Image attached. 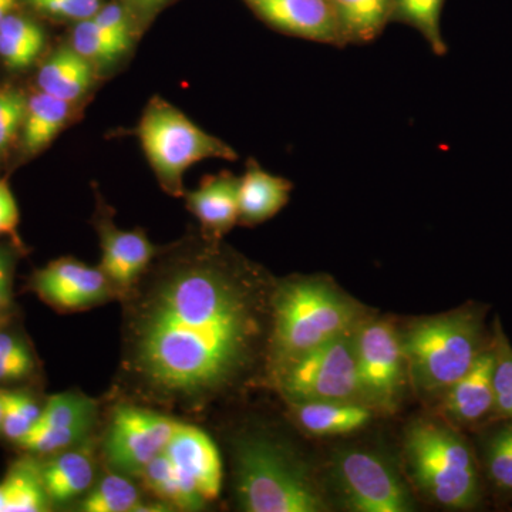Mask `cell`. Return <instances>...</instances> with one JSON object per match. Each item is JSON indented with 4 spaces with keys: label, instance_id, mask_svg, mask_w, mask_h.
Returning <instances> with one entry per match:
<instances>
[{
    "label": "cell",
    "instance_id": "obj_10",
    "mask_svg": "<svg viewBox=\"0 0 512 512\" xmlns=\"http://www.w3.org/2000/svg\"><path fill=\"white\" fill-rule=\"evenodd\" d=\"M180 421L144 407L123 404L111 417L104 456L121 474H138L163 453Z\"/></svg>",
    "mask_w": 512,
    "mask_h": 512
},
{
    "label": "cell",
    "instance_id": "obj_38",
    "mask_svg": "<svg viewBox=\"0 0 512 512\" xmlns=\"http://www.w3.org/2000/svg\"><path fill=\"white\" fill-rule=\"evenodd\" d=\"M124 2H126L124 6H126L131 18L146 22L151 16L156 15L168 0H124Z\"/></svg>",
    "mask_w": 512,
    "mask_h": 512
},
{
    "label": "cell",
    "instance_id": "obj_21",
    "mask_svg": "<svg viewBox=\"0 0 512 512\" xmlns=\"http://www.w3.org/2000/svg\"><path fill=\"white\" fill-rule=\"evenodd\" d=\"M50 505L35 456L16 460L0 481V512H43Z\"/></svg>",
    "mask_w": 512,
    "mask_h": 512
},
{
    "label": "cell",
    "instance_id": "obj_1",
    "mask_svg": "<svg viewBox=\"0 0 512 512\" xmlns=\"http://www.w3.org/2000/svg\"><path fill=\"white\" fill-rule=\"evenodd\" d=\"M259 330L254 293L238 275L212 259L184 261L138 299L128 369L150 396L192 407L244 372Z\"/></svg>",
    "mask_w": 512,
    "mask_h": 512
},
{
    "label": "cell",
    "instance_id": "obj_19",
    "mask_svg": "<svg viewBox=\"0 0 512 512\" xmlns=\"http://www.w3.org/2000/svg\"><path fill=\"white\" fill-rule=\"evenodd\" d=\"M40 463L43 485L50 504H64L87 493L94 481V460L89 450H67Z\"/></svg>",
    "mask_w": 512,
    "mask_h": 512
},
{
    "label": "cell",
    "instance_id": "obj_40",
    "mask_svg": "<svg viewBox=\"0 0 512 512\" xmlns=\"http://www.w3.org/2000/svg\"><path fill=\"white\" fill-rule=\"evenodd\" d=\"M0 423H2V402H0Z\"/></svg>",
    "mask_w": 512,
    "mask_h": 512
},
{
    "label": "cell",
    "instance_id": "obj_27",
    "mask_svg": "<svg viewBox=\"0 0 512 512\" xmlns=\"http://www.w3.org/2000/svg\"><path fill=\"white\" fill-rule=\"evenodd\" d=\"M2 423L0 433L12 443L18 444L35 427L42 413L43 404L23 390L0 389Z\"/></svg>",
    "mask_w": 512,
    "mask_h": 512
},
{
    "label": "cell",
    "instance_id": "obj_18",
    "mask_svg": "<svg viewBox=\"0 0 512 512\" xmlns=\"http://www.w3.org/2000/svg\"><path fill=\"white\" fill-rule=\"evenodd\" d=\"M238 185V177L222 173L205 178L187 194L188 210L214 237L227 234L239 222Z\"/></svg>",
    "mask_w": 512,
    "mask_h": 512
},
{
    "label": "cell",
    "instance_id": "obj_25",
    "mask_svg": "<svg viewBox=\"0 0 512 512\" xmlns=\"http://www.w3.org/2000/svg\"><path fill=\"white\" fill-rule=\"evenodd\" d=\"M46 46L43 29L26 16L12 15L0 28V59L10 70H26Z\"/></svg>",
    "mask_w": 512,
    "mask_h": 512
},
{
    "label": "cell",
    "instance_id": "obj_37",
    "mask_svg": "<svg viewBox=\"0 0 512 512\" xmlns=\"http://www.w3.org/2000/svg\"><path fill=\"white\" fill-rule=\"evenodd\" d=\"M12 255L8 249L0 247V319L8 315L12 306Z\"/></svg>",
    "mask_w": 512,
    "mask_h": 512
},
{
    "label": "cell",
    "instance_id": "obj_22",
    "mask_svg": "<svg viewBox=\"0 0 512 512\" xmlns=\"http://www.w3.org/2000/svg\"><path fill=\"white\" fill-rule=\"evenodd\" d=\"M296 404V419L299 424L315 436H336L363 429L370 419L369 406L353 402H303Z\"/></svg>",
    "mask_w": 512,
    "mask_h": 512
},
{
    "label": "cell",
    "instance_id": "obj_15",
    "mask_svg": "<svg viewBox=\"0 0 512 512\" xmlns=\"http://www.w3.org/2000/svg\"><path fill=\"white\" fill-rule=\"evenodd\" d=\"M101 265L114 293H128L140 281L157 248L140 231H124L111 222L99 225Z\"/></svg>",
    "mask_w": 512,
    "mask_h": 512
},
{
    "label": "cell",
    "instance_id": "obj_12",
    "mask_svg": "<svg viewBox=\"0 0 512 512\" xmlns=\"http://www.w3.org/2000/svg\"><path fill=\"white\" fill-rule=\"evenodd\" d=\"M32 289L59 312L86 311L116 295L101 269L72 258L57 259L37 271Z\"/></svg>",
    "mask_w": 512,
    "mask_h": 512
},
{
    "label": "cell",
    "instance_id": "obj_13",
    "mask_svg": "<svg viewBox=\"0 0 512 512\" xmlns=\"http://www.w3.org/2000/svg\"><path fill=\"white\" fill-rule=\"evenodd\" d=\"M94 412L96 404L83 394H55L43 404L35 427L16 446L35 457L53 456L72 448L86 436Z\"/></svg>",
    "mask_w": 512,
    "mask_h": 512
},
{
    "label": "cell",
    "instance_id": "obj_6",
    "mask_svg": "<svg viewBox=\"0 0 512 512\" xmlns=\"http://www.w3.org/2000/svg\"><path fill=\"white\" fill-rule=\"evenodd\" d=\"M148 493L178 510H201L222 487L220 451L205 431L178 423L173 439L138 474Z\"/></svg>",
    "mask_w": 512,
    "mask_h": 512
},
{
    "label": "cell",
    "instance_id": "obj_28",
    "mask_svg": "<svg viewBox=\"0 0 512 512\" xmlns=\"http://www.w3.org/2000/svg\"><path fill=\"white\" fill-rule=\"evenodd\" d=\"M72 47L93 64H111L130 49L111 36L94 19L82 20L73 29Z\"/></svg>",
    "mask_w": 512,
    "mask_h": 512
},
{
    "label": "cell",
    "instance_id": "obj_2",
    "mask_svg": "<svg viewBox=\"0 0 512 512\" xmlns=\"http://www.w3.org/2000/svg\"><path fill=\"white\" fill-rule=\"evenodd\" d=\"M271 359L275 372L323 343L353 333L363 309L319 279L289 281L274 296Z\"/></svg>",
    "mask_w": 512,
    "mask_h": 512
},
{
    "label": "cell",
    "instance_id": "obj_35",
    "mask_svg": "<svg viewBox=\"0 0 512 512\" xmlns=\"http://www.w3.org/2000/svg\"><path fill=\"white\" fill-rule=\"evenodd\" d=\"M94 22L101 26L111 36L119 39L124 45L131 46L133 39V18L126 9V6L110 3L101 6L99 12L94 15Z\"/></svg>",
    "mask_w": 512,
    "mask_h": 512
},
{
    "label": "cell",
    "instance_id": "obj_8",
    "mask_svg": "<svg viewBox=\"0 0 512 512\" xmlns=\"http://www.w3.org/2000/svg\"><path fill=\"white\" fill-rule=\"evenodd\" d=\"M276 379L293 403L352 402L357 396L356 333L296 357L276 370Z\"/></svg>",
    "mask_w": 512,
    "mask_h": 512
},
{
    "label": "cell",
    "instance_id": "obj_36",
    "mask_svg": "<svg viewBox=\"0 0 512 512\" xmlns=\"http://www.w3.org/2000/svg\"><path fill=\"white\" fill-rule=\"evenodd\" d=\"M20 212L15 195L5 180H0V235L16 238Z\"/></svg>",
    "mask_w": 512,
    "mask_h": 512
},
{
    "label": "cell",
    "instance_id": "obj_39",
    "mask_svg": "<svg viewBox=\"0 0 512 512\" xmlns=\"http://www.w3.org/2000/svg\"><path fill=\"white\" fill-rule=\"evenodd\" d=\"M16 2H18V0H0V28H2L5 20L12 15L13 10H15Z\"/></svg>",
    "mask_w": 512,
    "mask_h": 512
},
{
    "label": "cell",
    "instance_id": "obj_5",
    "mask_svg": "<svg viewBox=\"0 0 512 512\" xmlns=\"http://www.w3.org/2000/svg\"><path fill=\"white\" fill-rule=\"evenodd\" d=\"M410 474L431 500L451 510H468L480 501L476 458L466 440L436 421L412 424L404 440Z\"/></svg>",
    "mask_w": 512,
    "mask_h": 512
},
{
    "label": "cell",
    "instance_id": "obj_32",
    "mask_svg": "<svg viewBox=\"0 0 512 512\" xmlns=\"http://www.w3.org/2000/svg\"><path fill=\"white\" fill-rule=\"evenodd\" d=\"M493 345L494 365V412L512 420V348L505 336L500 320H495Z\"/></svg>",
    "mask_w": 512,
    "mask_h": 512
},
{
    "label": "cell",
    "instance_id": "obj_7",
    "mask_svg": "<svg viewBox=\"0 0 512 512\" xmlns=\"http://www.w3.org/2000/svg\"><path fill=\"white\" fill-rule=\"evenodd\" d=\"M136 133L158 183L174 197L183 195L184 174L192 165L208 158H238L237 151L221 138L202 130L158 97L148 103Z\"/></svg>",
    "mask_w": 512,
    "mask_h": 512
},
{
    "label": "cell",
    "instance_id": "obj_30",
    "mask_svg": "<svg viewBox=\"0 0 512 512\" xmlns=\"http://www.w3.org/2000/svg\"><path fill=\"white\" fill-rule=\"evenodd\" d=\"M484 460L491 483L505 493H512V420L488 436Z\"/></svg>",
    "mask_w": 512,
    "mask_h": 512
},
{
    "label": "cell",
    "instance_id": "obj_3",
    "mask_svg": "<svg viewBox=\"0 0 512 512\" xmlns=\"http://www.w3.org/2000/svg\"><path fill=\"white\" fill-rule=\"evenodd\" d=\"M402 348L417 389L447 392L484 350L483 312L466 308L417 320L404 333Z\"/></svg>",
    "mask_w": 512,
    "mask_h": 512
},
{
    "label": "cell",
    "instance_id": "obj_29",
    "mask_svg": "<svg viewBox=\"0 0 512 512\" xmlns=\"http://www.w3.org/2000/svg\"><path fill=\"white\" fill-rule=\"evenodd\" d=\"M394 6L409 25L419 30L436 55H446L447 45L440 32L443 0H394Z\"/></svg>",
    "mask_w": 512,
    "mask_h": 512
},
{
    "label": "cell",
    "instance_id": "obj_33",
    "mask_svg": "<svg viewBox=\"0 0 512 512\" xmlns=\"http://www.w3.org/2000/svg\"><path fill=\"white\" fill-rule=\"evenodd\" d=\"M28 97L12 86L0 87V157L8 153L22 133Z\"/></svg>",
    "mask_w": 512,
    "mask_h": 512
},
{
    "label": "cell",
    "instance_id": "obj_14",
    "mask_svg": "<svg viewBox=\"0 0 512 512\" xmlns=\"http://www.w3.org/2000/svg\"><path fill=\"white\" fill-rule=\"evenodd\" d=\"M259 18L286 35L323 45H342L329 0H245Z\"/></svg>",
    "mask_w": 512,
    "mask_h": 512
},
{
    "label": "cell",
    "instance_id": "obj_23",
    "mask_svg": "<svg viewBox=\"0 0 512 512\" xmlns=\"http://www.w3.org/2000/svg\"><path fill=\"white\" fill-rule=\"evenodd\" d=\"M72 114V103L47 93H37L28 99L23 121L22 146L29 156L45 150L66 126Z\"/></svg>",
    "mask_w": 512,
    "mask_h": 512
},
{
    "label": "cell",
    "instance_id": "obj_34",
    "mask_svg": "<svg viewBox=\"0 0 512 512\" xmlns=\"http://www.w3.org/2000/svg\"><path fill=\"white\" fill-rule=\"evenodd\" d=\"M33 8L60 19H92L101 8L100 0H28Z\"/></svg>",
    "mask_w": 512,
    "mask_h": 512
},
{
    "label": "cell",
    "instance_id": "obj_17",
    "mask_svg": "<svg viewBox=\"0 0 512 512\" xmlns=\"http://www.w3.org/2000/svg\"><path fill=\"white\" fill-rule=\"evenodd\" d=\"M293 184L284 177L268 173L256 161H248L247 170L239 177V222L262 224L271 220L288 204Z\"/></svg>",
    "mask_w": 512,
    "mask_h": 512
},
{
    "label": "cell",
    "instance_id": "obj_16",
    "mask_svg": "<svg viewBox=\"0 0 512 512\" xmlns=\"http://www.w3.org/2000/svg\"><path fill=\"white\" fill-rule=\"evenodd\" d=\"M493 345L484 349L470 370L446 392V412L461 424H474L494 412Z\"/></svg>",
    "mask_w": 512,
    "mask_h": 512
},
{
    "label": "cell",
    "instance_id": "obj_24",
    "mask_svg": "<svg viewBox=\"0 0 512 512\" xmlns=\"http://www.w3.org/2000/svg\"><path fill=\"white\" fill-rule=\"evenodd\" d=\"M342 43H369L382 33L394 0H329Z\"/></svg>",
    "mask_w": 512,
    "mask_h": 512
},
{
    "label": "cell",
    "instance_id": "obj_11",
    "mask_svg": "<svg viewBox=\"0 0 512 512\" xmlns=\"http://www.w3.org/2000/svg\"><path fill=\"white\" fill-rule=\"evenodd\" d=\"M340 487L357 512H409L414 503L409 490L382 458L349 451L336 461Z\"/></svg>",
    "mask_w": 512,
    "mask_h": 512
},
{
    "label": "cell",
    "instance_id": "obj_20",
    "mask_svg": "<svg viewBox=\"0 0 512 512\" xmlns=\"http://www.w3.org/2000/svg\"><path fill=\"white\" fill-rule=\"evenodd\" d=\"M93 83V63L79 55L72 46L60 47L52 53L37 74L40 92L69 103L83 97Z\"/></svg>",
    "mask_w": 512,
    "mask_h": 512
},
{
    "label": "cell",
    "instance_id": "obj_26",
    "mask_svg": "<svg viewBox=\"0 0 512 512\" xmlns=\"http://www.w3.org/2000/svg\"><path fill=\"white\" fill-rule=\"evenodd\" d=\"M140 491L126 474H109L92 485L82 503L84 512L146 511Z\"/></svg>",
    "mask_w": 512,
    "mask_h": 512
},
{
    "label": "cell",
    "instance_id": "obj_9",
    "mask_svg": "<svg viewBox=\"0 0 512 512\" xmlns=\"http://www.w3.org/2000/svg\"><path fill=\"white\" fill-rule=\"evenodd\" d=\"M406 359L402 338L386 320H373L356 332L357 396L392 412L403 392Z\"/></svg>",
    "mask_w": 512,
    "mask_h": 512
},
{
    "label": "cell",
    "instance_id": "obj_41",
    "mask_svg": "<svg viewBox=\"0 0 512 512\" xmlns=\"http://www.w3.org/2000/svg\"><path fill=\"white\" fill-rule=\"evenodd\" d=\"M3 319H0V329H2Z\"/></svg>",
    "mask_w": 512,
    "mask_h": 512
},
{
    "label": "cell",
    "instance_id": "obj_4",
    "mask_svg": "<svg viewBox=\"0 0 512 512\" xmlns=\"http://www.w3.org/2000/svg\"><path fill=\"white\" fill-rule=\"evenodd\" d=\"M235 487L248 512L326 510L306 468L281 444L262 436L239 440L235 448Z\"/></svg>",
    "mask_w": 512,
    "mask_h": 512
},
{
    "label": "cell",
    "instance_id": "obj_31",
    "mask_svg": "<svg viewBox=\"0 0 512 512\" xmlns=\"http://www.w3.org/2000/svg\"><path fill=\"white\" fill-rule=\"evenodd\" d=\"M36 372V357L25 339L0 329V386L25 382Z\"/></svg>",
    "mask_w": 512,
    "mask_h": 512
}]
</instances>
